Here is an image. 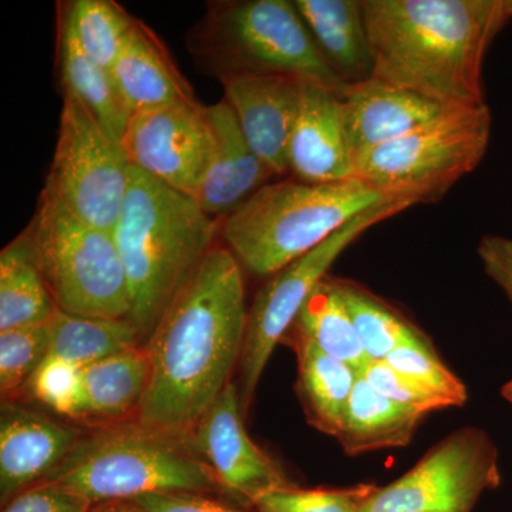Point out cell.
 <instances>
[{
	"mask_svg": "<svg viewBox=\"0 0 512 512\" xmlns=\"http://www.w3.org/2000/svg\"><path fill=\"white\" fill-rule=\"evenodd\" d=\"M248 311L244 268L218 244L144 343L151 372L141 424L190 436L241 363Z\"/></svg>",
	"mask_w": 512,
	"mask_h": 512,
	"instance_id": "1",
	"label": "cell"
},
{
	"mask_svg": "<svg viewBox=\"0 0 512 512\" xmlns=\"http://www.w3.org/2000/svg\"><path fill=\"white\" fill-rule=\"evenodd\" d=\"M373 77L446 107L484 106L488 47L504 0H362Z\"/></svg>",
	"mask_w": 512,
	"mask_h": 512,
	"instance_id": "2",
	"label": "cell"
},
{
	"mask_svg": "<svg viewBox=\"0 0 512 512\" xmlns=\"http://www.w3.org/2000/svg\"><path fill=\"white\" fill-rule=\"evenodd\" d=\"M222 222L197 202L131 168L113 229L130 293V316L146 343L175 296L217 247Z\"/></svg>",
	"mask_w": 512,
	"mask_h": 512,
	"instance_id": "3",
	"label": "cell"
},
{
	"mask_svg": "<svg viewBox=\"0 0 512 512\" xmlns=\"http://www.w3.org/2000/svg\"><path fill=\"white\" fill-rule=\"evenodd\" d=\"M45 481L62 485L93 504L175 491L228 497L190 436L153 429L137 419L100 424L82 433L69 456Z\"/></svg>",
	"mask_w": 512,
	"mask_h": 512,
	"instance_id": "4",
	"label": "cell"
},
{
	"mask_svg": "<svg viewBox=\"0 0 512 512\" xmlns=\"http://www.w3.org/2000/svg\"><path fill=\"white\" fill-rule=\"evenodd\" d=\"M394 200L357 178L312 184L285 177L266 184L222 222L221 238L245 271L269 278L357 215Z\"/></svg>",
	"mask_w": 512,
	"mask_h": 512,
	"instance_id": "5",
	"label": "cell"
},
{
	"mask_svg": "<svg viewBox=\"0 0 512 512\" xmlns=\"http://www.w3.org/2000/svg\"><path fill=\"white\" fill-rule=\"evenodd\" d=\"M195 69L222 83L231 77H299L345 96L293 0H212L185 37Z\"/></svg>",
	"mask_w": 512,
	"mask_h": 512,
	"instance_id": "6",
	"label": "cell"
},
{
	"mask_svg": "<svg viewBox=\"0 0 512 512\" xmlns=\"http://www.w3.org/2000/svg\"><path fill=\"white\" fill-rule=\"evenodd\" d=\"M491 124L487 104L450 107L439 119L357 158L355 178L414 205L440 201L484 160Z\"/></svg>",
	"mask_w": 512,
	"mask_h": 512,
	"instance_id": "7",
	"label": "cell"
},
{
	"mask_svg": "<svg viewBox=\"0 0 512 512\" xmlns=\"http://www.w3.org/2000/svg\"><path fill=\"white\" fill-rule=\"evenodd\" d=\"M28 227L59 311L128 319L130 293L113 231L80 220L45 188Z\"/></svg>",
	"mask_w": 512,
	"mask_h": 512,
	"instance_id": "8",
	"label": "cell"
},
{
	"mask_svg": "<svg viewBox=\"0 0 512 512\" xmlns=\"http://www.w3.org/2000/svg\"><path fill=\"white\" fill-rule=\"evenodd\" d=\"M412 207L413 202L394 200L370 208L349 221L318 248L269 276V281L259 289L248 311L247 335L239 363V396L244 414L251 406L276 345L285 338L316 285L328 276L330 266L370 228Z\"/></svg>",
	"mask_w": 512,
	"mask_h": 512,
	"instance_id": "9",
	"label": "cell"
},
{
	"mask_svg": "<svg viewBox=\"0 0 512 512\" xmlns=\"http://www.w3.org/2000/svg\"><path fill=\"white\" fill-rule=\"evenodd\" d=\"M131 168L119 141L79 101L63 94L45 190L80 220L113 231L126 200Z\"/></svg>",
	"mask_w": 512,
	"mask_h": 512,
	"instance_id": "10",
	"label": "cell"
},
{
	"mask_svg": "<svg viewBox=\"0 0 512 512\" xmlns=\"http://www.w3.org/2000/svg\"><path fill=\"white\" fill-rule=\"evenodd\" d=\"M500 481L493 440L484 430L467 427L431 448L399 480L375 487L362 512H471Z\"/></svg>",
	"mask_w": 512,
	"mask_h": 512,
	"instance_id": "11",
	"label": "cell"
},
{
	"mask_svg": "<svg viewBox=\"0 0 512 512\" xmlns=\"http://www.w3.org/2000/svg\"><path fill=\"white\" fill-rule=\"evenodd\" d=\"M121 147L134 168L194 198L212 153L207 106L194 101L133 114Z\"/></svg>",
	"mask_w": 512,
	"mask_h": 512,
	"instance_id": "12",
	"label": "cell"
},
{
	"mask_svg": "<svg viewBox=\"0 0 512 512\" xmlns=\"http://www.w3.org/2000/svg\"><path fill=\"white\" fill-rule=\"evenodd\" d=\"M190 439L228 497L241 507H255L266 494L289 485L281 467L249 437L234 383L212 403Z\"/></svg>",
	"mask_w": 512,
	"mask_h": 512,
	"instance_id": "13",
	"label": "cell"
},
{
	"mask_svg": "<svg viewBox=\"0 0 512 512\" xmlns=\"http://www.w3.org/2000/svg\"><path fill=\"white\" fill-rule=\"evenodd\" d=\"M303 83L282 74L239 76L224 80V100L231 107L249 147L276 177H289V143L298 119Z\"/></svg>",
	"mask_w": 512,
	"mask_h": 512,
	"instance_id": "14",
	"label": "cell"
},
{
	"mask_svg": "<svg viewBox=\"0 0 512 512\" xmlns=\"http://www.w3.org/2000/svg\"><path fill=\"white\" fill-rule=\"evenodd\" d=\"M288 165L289 177L305 183H340L355 178L343 97L322 84L303 83Z\"/></svg>",
	"mask_w": 512,
	"mask_h": 512,
	"instance_id": "15",
	"label": "cell"
},
{
	"mask_svg": "<svg viewBox=\"0 0 512 512\" xmlns=\"http://www.w3.org/2000/svg\"><path fill=\"white\" fill-rule=\"evenodd\" d=\"M207 111L211 160L192 200L212 220L224 222L276 175L249 147L227 101L211 104Z\"/></svg>",
	"mask_w": 512,
	"mask_h": 512,
	"instance_id": "16",
	"label": "cell"
},
{
	"mask_svg": "<svg viewBox=\"0 0 512 512\" xmlns=\"http://www.w3.org/2000/svg\"><path fill=\"white\" fill-rule=\"evenodd\" d=\"M82 433L67 424L3 402L0 412V495L13 497L43 483L59 467Z\"/></svg>",
	"mask_w": 512,
	"mask_h": 512,
	"instance_id": "17",
	"label": "cell"
},
{
	"mask_svg": "<svg viewBox=\"0 0 512 512\" xmlns=\"http://www.w3.org/2000/svg\"><path fill=\"white\" fill-rule=\"evenodd\" d=\"M353 160L426 126L450 107L382 80L350 84L343 96Z\"/></svg>",
	"mask_w": 512,
	"mask_h": 512,
	"instance_id": "18",
	"label": "cell"
},
{
	"mask_svg": "<svg viewBox=\"0 0 512 512\" xmlns=\"http://www.w3.org/2000/svg\"><path fill=\"white\" fill-rule=\"evenodd\" d=\"M111 74L131 116L171 104L198 101L191 83L161 37L140 19Z\"/></svg>",
	"mask_w": 512,
	"mask_h": 512,
	"instance_id": "19",
	"label": "cell"
},
{
	"mask_svg": "<svg viewBox=\"0 0 512 512\" xmlns=\"http://www.w3.org/2000/svg\"><path fill=\"white\" fill-rule=\"evenodd\" d=\"M320 55L343 83L372 79V46L362 0H293Z\"/></svg>",
	"mask_w": 512,
	"mask_h": 512,
	"instance_id": "20",
	"label": "cell"
},
{
	"mask_svg": "<svg viewBox=\"0 0 512 512\" xmlns=\"http://www.w3.org/2000/svg\"><path fill=\"white\" fill-rule=\"evenodd\" d=\"M59 312L26 227L0 254V332L42 325Z\"/></svg>",
	"mask_w": 512,
	"mask_h": 512,
	"instance_id": "21",
	"label": "cell"
},
{
	"mask_svg": "<svg viewBox=\"0 0 512 512\" xmlns=\"http://www.w3.org/2000/svg\"><path fill=\"white\" fill-rule=\"evenodd\" d=\"M57 67L63 94L79 101L121 144L131 113L117 89L113 74L83 52L72 29L60 15H57Z\"/></svg>",
	"mask_w": 512,
	"mask_h": 512,
	"instance_id": "22",
	"label": "cell"
},
{
	"mask_svg": "<svg viewBox=\"0 0 512 512\" xmlns=\"http://www.w3.org/2000/svg\"><path fill=\"white\" fill-rule=\"evenodd\" d=\"M146 346L124 350L82 367V419L106 423L136 419L150 383Z\"/></svg>",
	"mask_w": 512,
	"mask_h": 512,
	"instance_id": "23",
	"label": "cell"
},
{
	"mask_svg": "<svg viewBox=\"0 0 512 512\" xmlns=\"http://www.w3.org/2000/svg\"><path fill=\"white\" fill-rule=\"evenodd\" d=\"M423 417L387 399L360 375L336 439L349 456L404 447Z\"/></svg>",
	"mask_w": 512,
	"mask_h": 512,
	"instance_id": "24",
	"label": "cell"
},
{
	"mask_svg": "<svg viewBox=\"0 0 512 512\" xmlns=\"http://www.w3.org/2000/svg\"><path fill=\"white\" fill-rule=\"evenodd\" d=\"M285 338L298 355V394L306 419L322 433L338 436L360 373L308 340Z\"/></svg>",
	"mask_w": 512,
	"mask_h": 512,
	"instance_id": "25",
	"label": "cell"
},
{
	"mask_svg": "<svg viewBox=\"0 0 512 512\" xmlns=\"http://www.w3.org/2000/svg\"><path fill=\"white\" fill-rule=\"evenodd\" d=\"M285 336L308 340L360 375L370 363L342 295L329 275L313 289Z\"/></svg>",
	"mask_w": 512,
	"mask_h": 512,
	"instance_id": "26",
	"label": "cell"
},
{
	"mask_svg": "<svg viewBox=\"0 0 512 512\" xmlns=\"http://www.w3.org/2000/svg\"><path fill=\"white\" fill-rule=\"evenodd\" d=\"M143 345V338L131 320L87 318L59 311L50 320L47 357L84 367Z\"/></svg>",
	"mask_w": 512,
	"mask_h": 512,
	"instance_id": "27",
	"label": "cell"
},
{
	"mask_svg": "<svg viewBox=\"0 0 512 512\" xmlns=\"http://www.w3.org/2000/svg\"><path fill=\"white\" fill-rule=\"evenodd\" d=\"M370 362H383L399 346L426 338L402 313L365 286L333 278Z\"/></svg>",
	"mask_w": 512,
	"mask_h": 512,
	"instance_id": "28",
	"label": "cell"
},
{
	"mask_svg": "<svg viewBox=\"0 0 512 512\" xmlns=\"http://www.w3.org/2000/svg\"><path fill=\"white\" fill-rule=\"evenodd\" d=\"M57 15L66 20L83 52L110 72L138 20L114 0L59 2Z\"/></svg>",
	"mask_w": 512,
	"mask_h": 512,
	"instance_id": "29",
	"label": "cell"
},
{
	"mask_svg": "<svg viewBox=\"0 0 512 512\" xmlns=\"http://www.w3.org/2000/svg\"><path fill=\"white\" fill-rule=\"evenodd\" d=\"M50 322L0 332V393L15 402L49 353Z\"/></svg>",
	"mask_w": 512,
	"mask_h": 512,
	"instance_id": "30",
	"label": "cell"
},
{
	"mask_svg": "<svg viewBox=\"0 0 512 512\" xmlns=\"http://www.w3.org/2000/svg\"><path fill=\"white\" fill-rule=\"evenodd\" d=\"M384 362L429 392L443 397L451 407L467 402L466 386L443 365L427 336L394 349Z\"/></svg>",
	"mask_w": 512,
	"mask_h": 512,
	"instance_id": "31",
	"label": "cell"
},
{
	"mask_svg": "<svg viewBox=\"0 0 512 512\" xmlns=\"http://www.w3.org/2000/svg\"><path fill=\"white\" fill-rule=\"evenodd\" d=\"M373 490L372 485L345 490H302L288 485L266 494L255 507L258 512H362L363 501Z\"/></svg>",
	"mask_w": 512,
	"mask_h": 512,
	"instance_id": "32",
	"label": "cell"
},
{
	"mask_svg": "<svg viewBox=\"0 0 512 512\" xmlns=\"http://www.w3.org/2000/svg\"><path fill=\"white\" fill-rule=\"evenodd\" d=\"M28 392L56 413L82 419V367L47 357L30 380Z\"/></svg>",
	"mask_w": 512,
	"mask_h": 512,
	"instance_id": "33",
	"label": "cell"
},
{
	"mask_svg": "<svg viewBox=\"0 0 512 512\" xmlns=\"http://www.w3.org/2000/svg\"><path fill=\"white\" fill-rule=\"evenodd\" d=\"M362 376L365 377L367 383L373 389L382 393L387 399L406 407V409L423 414V416H426L427 413L451 407V404L443 397L437 396V394L421 387L420 384L414 383L409 377L403 376L402 373L394 370L384 360L383 362H370L363 370Z\"/></svg>",
	"mask_w": 512,
	"mask_h": 512,
	"instance_id": "34",
	"label": "cell"
},
{
	"mask_svg": "<svg viewBox=\"0 0 512 512\" xmlns=\"http://www.w3.org/2000/svg\"><path fill=\"white\" fill-rule=\"evenodd\" d=\"M92 505L62 485L43 481L13 497L2 512H87Z\"/></svg>",
	"mask_w": 512,
	"mask_h": 512,
	"instance_id": "35",
	"label": "cell"
},
{
	"mask_svg": "<svg viewBox=\"0 0 512 512\" xmlns=\"http://www.w3.org/2000/svg\"><path fill=\"white\" fill-rule=\"evenodd\" d=\"M146 512H252L244 507L224 503L211 494L175 491V493H151L133 500Z\"/></svg>",
	"mask_w": 512,
	"mask_h": 512,
	"instance_id": "36",
	"label": "cell"
},
{
	"mask_svg": "<svg viewBox=\"0 0 512 512\" xmlns=\"http://www.w3.org/2000/svg\"><path fill=\"white\" fill-rule=\"evenodd\" d=\"M485 274L500 286L512 305V239L484 235L477 247Z\"/></svg>",
	"mask_w": 512,
	"mask_h": 512,
	"instance_id": "37",
	"label": "cell"
},
{
	"mask_svg": "<svg viewBox=\"0 0 512 512\" xmlns=\"http://www.w3.org/2000/svg\"><path fill=\"white\" fill-rule=\"evenodd\" d=\"M87 512H146L134 501H107L93 504Z\"/></svg>",
	"mask_w": 512,
	"mask_h": 512,
	"instance_id": "38",
	"label": "cell"
},
{
	"mask_svg": "<svg viewBox=\"0 0 512 512\" xmlns=\"http://www.w3.org/2000/svg\"><path fill=\"white\" fill-rule=\"evenodd\" d=\"M501 394H503L505 400H508V402L512 403V380L511 382L505 384L503 390H501Z\"/></svg>",
	"mask_w": 512,
	"mask_h": 512,
	"instance_id": "39",
	"label": "cell"
},
{
	"mask_svg": "<svg viewBox=\"0 0 512 512\" xmlns=\"http://www.w3.org/2000/svg\"><path fill=\"white\" fill-rule=\"evenodd\" d=\"M504 12L508 19L512 18V0H504Z\"/></svg>",
	"mask_w": 512,
	"mask_h": 512,
	"instance_id": "40",
	"label": "cell"
}]
</instances>
